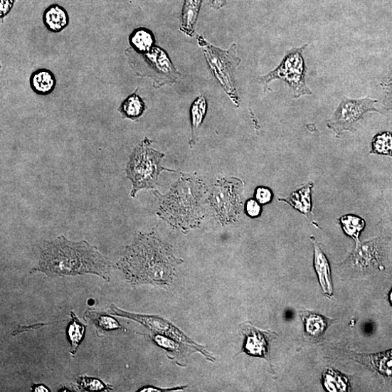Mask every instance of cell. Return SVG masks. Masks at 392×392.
<instances>
[{
  "mask_svg": "<svg viewBox=\"0 0 392 392\" xmlns=\"http://www.w3.org/2000/svg\"><path fill=\"white\" fill-rule=\"evenodd\" d=\"M184 261L174 255L173 248L156 232L139 233L126 246L117 267L132 286L150 284L167 289L171 286L176 266Z\"/></svg>",
  "mask_w": 392,
  "mask_h": 392,
  "instance_id": "cell-1",
  "label": "cell"
},
{
  "mask_svg": "<svg viewBox=\"0 0 392 392\" xmlns=\"http://www.w3.org/2000/svg\"><path fill=\"white\" fill-rule=\"evenodd\" d=\"M112 268L113 264L96 246L86 240L74 242L60 235L43 243L38 265L30 273L43 272L51 278L92 274L109 282Z\"/></svg>",
  "mask_w": 392,
  "mask_h": 392,
  "instance_id": "cell-2",
  "label": "cell"
},
{
  "mask_svg": "<svg viewBox=\"0 0 392 392\" xmlns=\"http://www.w3.org/2000/svg\"><path fill=\"white\" fill-rule=\"evenodd\" d=\"M205 192V186L198 178L182 174L166 195L154 192L160 204L157 216L184 232L199 226L204 217L201 201Z\"/></svg>",
  "mask_w": 392,
  "mask_h": 392,
  "instance_id": "cell-3",
  "label": "cell"
},
{
  "mask_svg": "<svg viewBox=\"0 0 392 392\" xmlns=\"http://www.w3.org/2000/svg\"><path fill=\"white\" fill-rule=\"evenodd\" d=\"M152 141L146 138L136 147L127 164V178L132 184L131 196L134 198L142 189H154L162 171L174 172L161 165L164 154L151 148Z\"/></svg>",
  "mask_w": 392,
  "mask_h": 392,
  "instance_id": "cell-4",
  "label": "cell"
},
{
  "mask_svg": "<svg viewBox=\"0 0 392 392\" xmlns=\"http://www.w3.org/2000/svg\"><path fill=\"white\" fill-rule=\"evenodd\" d=\"M197 43L202 49L212 75L228 95L238 107L240 98L235 88V71L241 60L237 55V46L233 43L228 50L212 46L201 36H197Z\"/></svg>",
  "mask_w": 392,
  "mask_h": 392,
  "instance_id": "cell-5",
  "label": "cell"
},
{
  "mask_svg": "<svg viewBox=\"0 0 392 392\" xmlns=\"http://www.w3.org/2000/svg\"><path fill=\"white\" fill-rule=\"evenodd\" d=\"M128 57L136 75L152 78L156 88L171 85L181 76L167 53L159 47L155 46L146 53L132 50Z\"/></svg>",
  "mask_w": 392,
  "mask_h": 392,
  "instance_id": "cell-6",
  "label": "cell"
},
{
  "mask_svg": "<svg viewBox=\"0 0 392 392\" xmlns=\"http://www.w3.org/2000/svg\"><path fill=\"white\" fill-rule=\"evenodd\" d=\"M307 46L308 44H306L302 48L289 51L277 68L268 75L260 78L259 81L265 86V90L270 83L281 80L289 85L296 98L312 94L306 85L307 67L302 55Z\"/></svg>",
  "mask_w": 392,
  "mask_h": 392,
  "instance_id": "cell-7",
  "label": "cell"
},
{
  "mask_svg": "<svg viewBox=\"0 0 392 392\" xmlns=\"http://www.w3.org/2000/svg\"><path fill=\"white\" fill-rule=\"evenodd\" d=\"M241 181L235 178L232 181L218 180L213 187L209 203L221 224H227L237 219L241 204Z\"/></svg>",
  "mask_w": 392,
  "mask_h": 392,
  "instance_id": "cell-8",
  "label": "cell"
},
{
  "mask_svg": "<svg viewBox=\"0 0 392 392\" xmlns=\"http://www.w3.org/2000/svg\"><path fill=\"white\" fill-rule=\"evenodd\" d=\"M376 102L369 97L361 100L344 97L329 120L328 127L338 137L344 131L353 132L355 131V126L367 113L379 112L375 107Z\"/></svg>",
  "mask_w": 392,
  "mask_h": 392,
  "instance_id": "cell-9",
  "label": "cell"
},
{
  "mask_svg": "<svg viewBox=\"0 0 392 392\" xmlns=\"http://www.w3.org/2000/svg\"><path fill=\"white\" fill-rule=\"evenodd\" d=\"M349 261L355 269L362 272L383 270V250L380 240L374 238L363 243H356Z\"/></svg>",
  "mask_w": 392,
  "mask_h": 392,
  "instance_id": "cell-10",
  "label": "cell"
},
{
  "mask_svg": "<svg viewBox=\"0 0 392 392\" xmlns=\"http://www.w3.org/2000/svg\"><path fill=\"white\" fill-rule=\"evenodd\" d=\"M240 329L245 337L241 351L270 361V342L276 334L260 331L248 322L240 325Z\"/></svg>",
  "mask_w": 392,
  "mask_h": 392,
  "instance_id": "cell-11",
  "label": "cell"
},
{
  "mask_svg": "<svg viewBox=\"0 0 392 392\" xmlns=\"http://www.w3.org/2000/svg\"><path fill=\"white\" fill-rule=\"evenodd\" d=\"M311 240L314 246V269L319 286L324 295L327 297L332 298L334 296V287L329 262L315 238L311 236Z\"/></svg>",
  "mask_w": 392,
  "mask_h": 392,
  "instance_id": "cell-12",
  "label": "cell"
},
{
  "mask_svg": "<svg viewBox=\"0 0 392 392\" xmlns=\"http://www.w3.org/2000/svg\"><path fill=\"white\" fill-rule=\"evenodd\" d=\"M362 364L370 367L379 376L392 381V349L383 352L357 355Z\"/></svg>",
  "mask_w": 392,
  "mask_h": 392,
  "instance_id": "cell-13",
  "label": "cell"
},
{
  "mask_svg": "<svg viewBox=\"0 0 392 392\" xmlns=\"http://www.w3.org/2000/svg\"><path fill=\"white\" fill-rule=\"evenodd\" d=\"M313 187V183L309 182L301 189L293 192L289 198H279V201L288 203L311 221L312 216L313 215L312 201Z\"/></svg>",
  "mask_w": 392,
  "mask_h": 392,
  "instance_id": "cell-14",
  "label": "cell"
},
{
  "mask_svg": "<svg viewBox=\"0 0 392 392\" xmlns=\"http://www.w3.org/2000/svg\"><path fill=\"white\" fill-rule=\"evenodd\" d=\"M85 318L95 327L98 337L112 334L115 332L127 331L110 314L88 309L85 313Z\"/></svg>",
  "mask_w": 392,
  "mask_h": 392,
  "instance_id": "cell-15",
  "label": "cell"
},
{
  "mask_svg": "<svg viewBox=\"0 0 392 392\" xmlns=\"http://www.w3.org/2000/svg\"><path fill=\"white\" fill-rule=\"evenodd\" d=\"M29 83L33 92L46 96L54 91L56 87V79L51 70L41 68L31 74Z\"/></svg>",
  "mask_w": 392,
  "mask_h": 392,
  "instance_id": "cell-16",
  "label": "cell"
},
{
  "mask_svg": "<svg viewBox=\"0 0 392 392\" xmlns=\"http://www.w3.org/2000/svg\"><path fill=\"white\" fill-rule=\"evenodd\" d=\"M203 0H184L181 17L180 29L189 37H194L195 26Z\"/></svg>",
  "mask_w": 392,
  "mask_h": 392,
  "instance_id": "cell-17",
  "label": "cell"
},
{
  "mask_svg": "<svg viewBox=\"0 0 392 392\" xmlns=\"http://www.w3.org/2000/svg\"><path fill=\"white\" fill-rule=\"evenodd\" d=\"M43 23L48 31L53 33H59L68 26L69 16L64 8L53 4L45 11Z\"/></svg>",
  "mask_w": 392,
  "mask_h": 392,
  "instance_id": "cell-18",
  "label": "cell"
},
{
  "mask_svg": "<svg viewBox=\"0 0 392 392\" xmlns=\"http://www.w3.org/2000/svg\"><path fill=\"white\" fill-rule=\"evenodd\" d=\"M129 43L132 49L137 53H146L155 47V37L153 32L144 27L134 30L129 35Z\"/></svg>",
  "mask_w": 392,
  "mask_h": 392,
  "instance_id": "cell-19",
  "label": "cell"
},
{
  "mask_svg": "<svg viewBox=\"0 0 392 392\" xmlns=\"http://www.w3.org/2000/svg\"><path fill=\"white\" fill-rule=\"evenodd\" d=\"M147 110V105L140 96L135 91L128 96L121 104L119 112L123 118L137 121L144 114Z\"/></svg>",
  "mask_w": 392,
  "mask_h": 392,
  "instance_id": "cell-20",
  "label": "cell"
},
{
  "mask_svg": "<svg viewBox=\"0 0 392 392\" xmlns=\"http://www.w3.org/2000/svg\"><path fill=\"white\" fill-rule=\"evenodd\" d=\"M70 320L66 329V335L70 344V353L75 356L83 342L86 332L85 326L74 312H70Z\"/></svg>",
  "mask_w": 392,
  "mask_h": 392,
  "instance_id": "cell-21",
  "label": "cell"
},
{
  "mask_svg": "<svg viewBox=\"0 0 392 392\" xmlns=\"http://www.w3.org/2000/svg\"><path fill=\"white\" fill-rule=\"evenodd\" d=\"M207 111V102L205 97L201 95L193 102L191 108V146L196 144L198 129L203 123Z\"/></svg>",
  "mask_w": 392,
  "mask_h": 392,
  "instance_id": "cell-22",
  "label": "cell"
},
{
  "mask_svg": "<svg viewBox=\"0 0 392 392\" xmlns=\"http://www.w3.org/2000/svg\"><path fill=\"white\" fill-rule=\"evenodd\" d=\"M301 317L305 332L311 337H322L329 327L327 319L322 315L306 311L301 314Z\"/></svg>",
  "mask_w": 392,
  "mask_h": 392,
  "instance_id": "cell-23",
  "label": "cell"
},
{
  "mask_svg": "<svg viewBox=\"0 0 392 392\" xmlns=\"http://www.w3.org/2000/svg\"><path fill=\"white\" fill-rule=\"evenodd\" d=\"M324 388L329 392L350 391L351 386L347 376L338 371L328 368L322 375Z\"/></svg>",
  "mask_w": 392,
  "mask_h": 392,
  "instance_id": "cell-24",
  "label": "cell"
},
{
  "mask_svg": "<svg viewBox=\"0 0 392 392\" xmlns=\"http://www.w3.org/2000/svg\"><path fill=\"white\" fill-rule=\"evenodd\" d=\"M339 222L344 233L351 238L355 243L360 242V236L366 226L362 218L355 215H346L339 218Z\"/></svg>",
  "mask_w": 392,
  "mask_h": 392,
  "instance_id": "cell-25",
  "label": "cell"
},
{
  "mask_svg": "<svg viewBox=\"0 0 392 392\" xmlns=\"http://www.w3.org/2000/svg\"><path fill=\"white\" fill-rule=\"evenodd\" d=\"M370 154L392 158V132H383L375 135Z\"/></svg>",
  "mask_w": 392,
  "mask_h": 392,
  "instance_id": "cell-26",
  "label": "cell"
},
{
  "mask_svg": "<svg viewBox=\"0 0 392 392\" xmlns=\"http://www.w3.org/2000/svg\"><path fill=\"white\" fill-rule=\"evenodd\" d=\"M78 383L85 391H107L113 388L112 386L107 385L98 378L87 376H80Z\"/></svg>",
  "mask_w": 392,
  "mask_h": 392,
  "instance_id": "cell-27",
  "label": "cell"
},
{
  "mask_svg": "<svg viewBox=\"0 0 392 392\" xmlns=\"http://www.w3.org/2000/svg\"><path fill=\"white\" fill-rule=\"evenodd\" d=\"M245 211L248 217L257 218L261 216L263 208L257 200L249 199L245 203Z\"/></svg>",
  "mask_w": 392,
  "mask_h": 392,
  "instance_id": "cell-28",
  "label": "cell"
},
{
  "mask_svg": "<svg viewBox=\"0 0 392 392\" xmlns=\"http://www.w3.org/2000/svg\"><path fill=\"white\" fill-rule=\"evenodd\" d=\"M255 198L261 204L265 205L270 203L273 198V194L272 191L267 188L260 186L255 191Z\"/></svg>",
  "mask_w": 392,
  "mask_h": 392,
  "instance_id": "cell-29",
  "label": "cell"
},
{
  "mask_svg": "<svg viewBox=\"0 0 392 392\" xmlns=\"http://www.w3.org/2000/svg\"><path fill=\"white\" fill-rule=\"evenodd\" d=\"M16 0H0V18H4L13 9Z\"/></svg>",
  "mask_w": 392,
  "mask_h": 392,
  "instance_id": "cell-30",
  "label": "cell"
},
{
  "mask_svg": "<svg viewBox=\"0 0 392 392\" xmlns=\"http://www.w3.org/2000/svg\"><path fill=\"white\" fill-rule=\"evenodd\" d=\"M227 0H211L209 6L216 10L221 9L226 6Z\"/></svg>",
  "mask_w": 392,
  "mask_h": 392,
  "instance_id": "cell-31",
  "label": "cell"
},
{
  "mask_svg": "<svg viewBox=\"0 0 392 392\" xmlns=\"http://www.w3.org/2000/svg\"><path fill=\"white\" fill-rule=\"evenodd\" d=\"M46 326L45 324H38V325H33V326H31V327H18L13 334L12 335L13 336H15V335H17L20 333H22V332H24L27 329H40L43 327Z\"/></svg>",
  "mask_w": 392,
  "mask_h": 392,
  "instance_id": "cell-32",
  "label": "cell"
},
{
  "mask_svg": "<svg viewBox=\"0 0 392 392\" xmlns=\"http://www.w3.org/2000/svg\"><path fill=\"white\" fill-rule=\"evenodd\" d=\"M32 389L34 391H38V392L49 391H50L49 388L47 386H46L45 385H42V384L33 385L32 386Z\"/></svg>",
  "mask_w": 392,
  "mask_h": 392,
  "instance_id": "cell-33",
  "label": "cell"
},
{
  "mask_svg": "<svg viewBox=\"0 0 392 392\" xmlns=\"http://www.w3.org/2000/svg\"><path fill=\"white\" fill-rule=\"evenodd\" d=\"M388 300H389L391 305L392 306V290H391V292L389 293Z\"/></svg>",
  "mask_w": 392,
  "mask_h": 392,
  "instance_id": "cell-34",
  "label": "cell"
}]
</instances>
